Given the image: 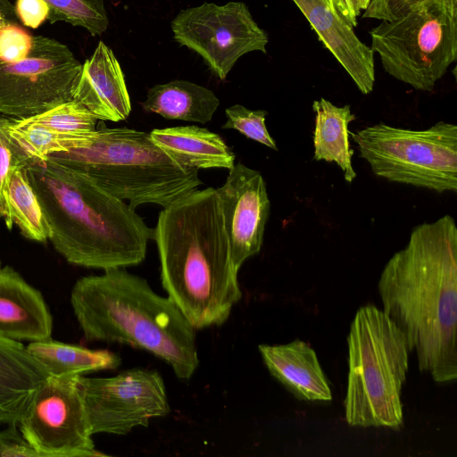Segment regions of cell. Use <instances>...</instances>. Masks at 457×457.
<instances>
[{"label":"cell","mask_w":457,"mask_h":457,"mask_svg":"<svg viewBox=\"0 0 457 457\" xmlns=\"http://www.w3.org/2000/svg\"><path fill=\"white\" fill-rule=\"evenodd\" d=\"M79 384L92 435L124 436L170 412L164 381L154 370L134 368L108 378L82 375Z\"/></svg>","instance_id":"7c38bea8"},{"label":"cell","mask_w":457,"mask_h":457,"mask_svg":"<svg viewBox=\"0 0 457 457\" xmlns=\"http://www.w3.org/2000/svg\"><path fill=\"white\" fill-rule=\"evenodd\" d=\"M73 99L98 120L117 122L129 117L131 103L123 71L112 50L103 41L82 63Z\"/></svg>","instance_id":"9a60e30c"},{"label":"cell","mask_w":457,"mask_h":457,"mask_svg":"<svg viewBox=\"0 0 457 457\" xmlns=\"http://www.w3.org/2000/svg\"><path fill=\"white\" fill-rule=\"evenodd\" d=\"M51 23L63 21L86 29L91 36L106 31L109 19L104 0H43Z\"/></svg>","instance_id":"d4e9b609"},{"label":"cell","mask_w":457,"mask_h":457,"mask_svg":"<svg viewBox=\"0 0 457 457\" xmlns=\"http://www.w3.org/2000/svg\"><path fill=\"white\" fill-rule=\"evenodd\" d=\"M26 170L50 226L49 241L68 262L105 270L145 260L154 229L127 202L49 157H31Z\"/></svg>","instance_id":"3957f363"},{"label":"cell","mask_w":457,"mask_h":457,"mask_svg":"<svg viewBox=\"0 0 457 457\" xmlns=\"http://www.w3.org/2000/svg\"><path fill=\"white\" fill-rule=\"evenodd\" d=\"M79 377H47L17 423L42 457L104 455L92 439Z\"/></svg>","instance_id":"8fae6325"},{"label":"cell","mask_w":457,"mask_h":457,"mask_svg":"<svg viewBox=\"0 0 457 457\" xmlns=\"http://www.w3.org/2000/svg\"><path fill=\"white\" fill-rule=\"evenodd\" d=\"M428 0H370L362 18L390 22Z\"/></svg>","instance_id":"f546056e"},{"label":"cell","mask_w":457,"mask_h":457,"mask_svg":"<svg viewBox=\"0 0 457 457\" xmlns=\"http://www.w3.org/2000/svg\"><path fill=\"white\" fill-rule=\"evenodd\" d=\"M82 63L60 41L33 36L17 62L0 59V114L24 120L73 99Z\"/></svg>","instance_id":"9c48e42d"},{"label":"cell","mask_w":457,"mask_h":457,"mask_svg":"<svg viewBox=\"0 0 457 457\" xmlns=\"http://www.w3.org/2000/svg\"><path fill=\"white\" fill-rule=\"evenodd\" d=\"M140 104L144 111L157 113L167 120L204 124L212 119L220 100L207 87L175 79L149 88L145 100Z\"/></svg>","instance_id":"44dd1931"},{"label":"cell","mask_w":457,"mask_h":457,"mask_svg":"<svg viewBox=\"0 0 457 457\" xmlns=\"http://www.w3.org/2000/svg\"><path fill=\"white\" fill-rule=\"evenodd\" d=\"M24 120L65 133L92 131L98 123L96 117L74 99Z\"/></svg>","instance_id":"484cf974"},{"label":"cell","mask_w":457,"mask_h":457,"mask_svg":"<svg viewBox=\"0 0 457 457\" xmlns=\"http://www.w3.org/2000/svg\"><path fill=\"white\" fill-rule=\"evenodd\" d=\"M47 377L27 345L0 337V423H18Z\"/></svg>","instance_id":"ac0fdd59"},{"label":"cell","mask_w":457,"mask_h":457,"mask_svg":"<svg viewBox=\"0 0 457 457\" xmlns=\"http://www.w3.org/2000/svg\"><path fill=\"white\" fill-rule=\"evenodd\" d=\"M53 318L39 290L14 269L0 267V337L16 341L51 338Z\"/></svg>","instance_id":"2e32d148"},{"label":"cell","mask_w":457,"mask_h":457,"mask_svg":"<svg viewBox=\"0 0 457 457\" xmlns=\"http://www.w3.org/2000/svg\"><path fill=\"white\" fill-rule=\"evenodd\" d=\"M32 37L19 25L0 31V59L4 62L23 59L30 51Z\"/></svg>","instance_id":"f1b7e54d"},{"label":"cell","mask_w":457,"mask_h":457,"mask_svg":"<svg viewBox=\"0 0 457 457\" xmlns=\"http://www.w3.org/2000/svg\"><path fill=\"white\" fill-rule=\"evenodd\" d=\"M10 117L0 116V218L4 214V190L11 172L31 158L9 134Z\"/></svg>","instance_id":"83f0119b"},{"label":"cell","mask_w":457,"mask_h":457,"mask_svg":"<svg viewBox=\"0 0 457 457\" xmlns=\"http://www.w3.org/2000/svg\"><path fill=\"white\" fill-rule=\"evenodd\" d=\"M71 304L84 337L129 345L164 361L189 379L199 366L195 328L169 297L125 268L79 278Z\"/></svg>","instance_id":"277c9868"},{"label":"cell","mask_w":457,"mask_h":457,"mask_svg":"<svg viewBox=\"0 0 457 457\" xmlns=\"http://www.w3.org/2000/svg\"><path fill=\"white\" fill-rule=\"evenodd\" d=\"M215 190L231 257L239 270L262 246L270 211L266 183L259 170L238 162L228 170L224 184Z\"/></svg>","instance_id":"4fadbf2b"},{"label":"cell","mask_w":457,"mask_h":457,"mask_svg":"<svg viewBox=\"0 0 457 457\" xmlns=\"http://www.w3.org/2000/svg\"><path fill=\"white\" fill-rule=\"evenodd\" d=\"M19 21L15 6L12 2L0 0V31L10 26L19 25Z\"/></svg>","instance_id":"836d02e7"},{"label":"cell","mask_w":457,"mask_h":457,"mask_svg":"<svg viewBox=\"0 0 457 457\" xmlns=\"http://www.w3.org/2000/svg\"><path fill=\"white\" fill-rule=\"evenodd\" d=\"M259 353L270 374L295 397L308 402H328L332 394L315 351L305 342L260 345Z\"/></svg>","instance_id":"e0dca14e"},{"label":"cell","mask_w":457,"mask_h":457,"mask_svg":"<svg viewBox=\"0 0 457 457\" xmlns=\"http://www.w3.org/2000/svg\"><path fill=\"white\" fill-rule=\"evenodd\" d=\"M93 179L136 209L145 204L166 208L198 189V170L170 157L150 133L126 127L108 128L100 120L81 144L49 156Z\"/></svg>","instance_id":"5b68a950"},{"label":"cell","mask_w":457,"mask_h":457,"mask_svg":"<svg viewBox=\"0 0 457 457\" xmlns=\"http://www.w3.org/2000/svg\"><path fill=\"white\" fill-rule=\"evenodd\" d=\"M337 13L353 29L357 27V18L361 11L353 0H327Z\"/></svg>","instance_id":"d6a6232c"},{"label":"cell","mask_w":457,"mask_h":457,"mask_svg":"<svg viewBox=\"0 0 457 457\" xmlns=\"http://www.w3.org/2000/svg\"><path fill=\"white\" fill-rule=\"evenodd\" d=\"M383 70L419 91H432L457 59V0H428L370 31Z\"/></svg>","instance_id":"52a82bcc"},{"label":"cell","mask_w":457,"mask_h":457,"mask_svg":"<svg viewBox=\"0 0 457 457\" xmlns=\"http://www.w3.org/2000/svg\"><path fill=\"white\" fill-rule=\"evenodd\" d=\"M8 130L29 156L39 159L78 147L87 133H65L13 118L11 119Z\"/></svg>","instance_id":"cb8c5ba5"},{"label":"cell","mask_w":457,"mask_h":457,"mask_svg":"<svg viewBox=\"0 0 457 457\" xmlns=\"http://www.w3.org/2000/svg\"><path fill=\"white\" fill-rule=\"evenodd\" d=\"M227 121L222 125L224 129H236L246 137L259 142L265 146L278 151V148L266 127L265 110H250L239 104L225 110Z\"/></svg>","instance_id":"4316f807"},{"label":"cell","mask_w":457,"mask_h":457,"mask_svg":"<svg viewBox=\"0 0 457 457\" xmlns=\"http://www.w3.org/2000/svg\"><path fill=\"white\" fill-rule=\"evenodd\" d=\"M3 219L8 228L15 224L28 239L46 243L50 238V226L29 183L26 166L11 172L4 190Z\"/></svg>","instance_id":"603a6c76"},{"label":"cell","mask_w":457,"mask_h":457,"mask_svg":"<svg viewBox=\"0 0 457 457\" xmlns=\"http://www.w3.org/2000/svg\"><path fill=\"white\" fill-rule=\"evenodd\" d=\"M0 457H42L24 438L17 423L0 431Z\"/></svg>","instance_id":"4dcf8cb0"},{"label":"cell","mask_w":457,"mask_h":457,"mask_svg":"<svg viewBox=\"0 0 457 457\" xmlns=\"http://www.w3.org/2000/svg\"><path fill=\"white\" fill-rule=\"evenodd\" d=\"M315 113L313 147L315 161L335 162L342 170L346 182L356 178L353 167V149L349 141V124L356 119L351 106H337L325 98L313 101Z\"/></svg>","instance_id":"ffe728a7"},{"label":"cell","mask_w":457,"mask_h":457,"mask_svg":"<svg viewBox=\"0 0 457 457\" xmlns=\"http://www.w3.org/2000/svg\"><path fill=\"white\" fill-rule=\"evenodd\" d=\"M0 267H1V262H0Z\"/></svg>","instance_id":"d590c367"},{"label":"cell","mask_w":457,"mask_h":457,"mask_svg":"<svg viewBox=\"0 0 457 457\" xmlns=\"http://www.w3.org/2000/svg\"><path fill=\"white\" fill-rule=\"evenodd\" d=\"M345 416L353 427L398 428L410 349L403 332L375 305L361 307L347 337Z\"/></svg>","instance_id":"8992f818"},{"label":"cell","mask_w":457,"mask_h":457,"mask_svg":"<svg viewBox=\"0 0 457 457\" xmlns=\"http://www.w3.org/2000/svg\"><path fill=\"white\" fill-rule=\"evenodd\" d=\"M153 229L168 297L195 329L224 324L242 291L215 188L163 208Z\"/></svg>","instance_id":"7a4b0ae2"},{"label":"cell","mask_w":457,"mask_h":457,"mask_svg":"<svg viewBox=\"0 0 457 457\" xmlns=\"http://www.w3.org/2000/svg\"><path fill=\"white\" fill-rule=\"evenodd\" d=\"M27 349L48 377L82 376L103 370H115L121 364L120 355L109 350H92L52 337L29 342Z\"/></svg>","instance_id":"7402d4cb"},{"label":"cell","mask_w":457,"mask_h":457,"mask_svg":"<svg viewBox=\"0 0 457 457\" xmlns=\"http://www.w3.org/2000/svg\"><path fill=\"white\" fill-rule=\"evenodd\" d=\"M383 312L438 383L457 378V227L444 215L414 227L378 284Z\"/></svg>","instance_id":"6da1fadb"},{"label":"cell","mask_w":457,"mask_h":457,"mask_svg":"<svg viewBox=\"0 0 457 457\" xmlns=\"http://www.w3.org/2000/svg\"><path fill=\"white\" fill-rule=\"evenodd\" d=\"M170 27L177 43L199 54L220 80L243 55L255 51L267 54L268 34L243 2L222 5L204 2L180 10Z\"/></svg>","instance_id":"30bf717a"},{"label":"cell","mask_w":457,"mask_h":457,"mask_svg":"<svg viewBox=\"0 0 457 457\" xmlns=\"http://www.w3.org/2000/svg\"><path fill=\"white\" fill-rule=\"evenodd\" d=\"M357 8L361 11V10H365L370 0H353Z\"/></svg>","instance_id":"e575fe53"},{"label":"cell","mask_w":457,"mask_h":457,"mask_svg":"<svg viewBox=\"0 0 457 457\" xmlns=\"http://www.w3.org/2000/svg\"><path fill=\"white\" fill-rule=\"evenodd\" d=\"M302 12L319 40L363 95L375 83L374 54L327 0H292Z\"/></svg>","instance_id":"5bb4252c"},{"label":"cell","mask_w":457,"mask_h":457,"mask_svg":"<svg viewBox=\"0 0 457 457\" xmlns=\"http://www.w3.org/2000/svg\"><path fill=\"white\" fill-rule=\"evenodd\" d=\"M15 11L19 21L26 27L37 29L48 17V7L43 0H17Z\"/></svg>","instance_id":"1f68e13d"},{"label":"cell","mask_w":457,"mask_h":457,"mask_svg":"<svg viewBox=\"0 0 457 457\" xmlns=\"http://www.w3.org/2000/svg\"><path fill=\"white\" fill-rule=\"evenodd\" d=\"M352 137L377 177L437 193L457 192L456 125L441 120L413 130L379 122Z\"/></svg>","instance_id":"ba28073f"},{"label":"cell","mask_w":457,"mask_h":457,"mask_svg":"<svg viewBox=\"0 0 457 457\" xmlns=\"http://www.w3.org/2000/svg\"><path fill=\"white\" fill-rule=\"evenodd\" d=\"M153 141L174 161L188 169L230 170L235 154L223 138L196 125L153 129Z\"/></svg>","instance_id":"d6986e66"}]
</instances>
